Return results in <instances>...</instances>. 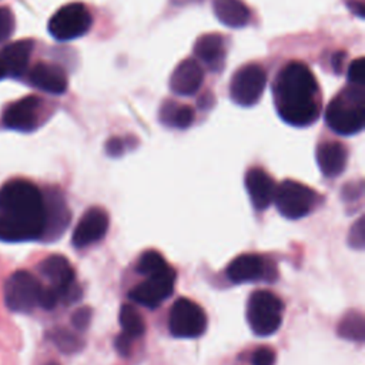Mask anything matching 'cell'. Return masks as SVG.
Returning a JSON list of instances; mask_svg holds the SVG:
<instances>
[{"mask_svg": "<svg viewBox=\"0 0 365 365\" xmlns=\"http://www.w3.org/2000/svg\"><path fill=\"white\" fill-rule=\"evenodd\" d=\"M207 328V315L202 308L188 299L178 298L168 315V329L175 338H197Z\"/></svg>", "mask_w": 365, "mask_h": 365, "instance_id": "9c48e42d", "label": "cell"}, {"mask_svg": "<svg viewBox=\"0 0 365 365\" xmlns=\"http://www.w3.org/2000/svg\"><path fill=\"white\" fill-rule=\"evenodd\" d=\"M91 321V308L90 307H80L71 315V325L77 331H86Z\"/></svg>", "mask_w": 365, "mask_h": 365, "instance_id": "4dcf8cb0", "label": "cell"}, {"mask_svg": "<svg viewBox=\"0 0 365 365\" xmlns=\"http://www.w3.org/2000/svg\"><path fill=\"white\" fill-rule=\"evenodd\" d=\"M158 118L167 127L185 130L194 121V110L187 104H180L173 100H165L160 107Z\"/></svg>", "mask_w": 365, "mask_h": 365, "instance_id": "603a6c76", "label": "cell"}, {"mask_svg": "<svg viewBox=\"0 0 365 365\" xmlns=\"http://www.w3.org/2000/svg\"><path fill=\"white\" fill-rule=\"evenodd\" d=\"M282 301L268 289L254 291L247 304V321L258 336H268L278 331L282 322Z\"/></svg>", "mask_w": 365, "mask_h": 365, "instance_id": "277c9868", "label": "cell"}, {"mask_svg": "<svg viewBox=\"0 0 365 365\" xmlns=\"http://www.w3.org/2000/svg\"><path fill=\"white\" fill-rule=\"evenodd\" d=\"M325 123L336 134L354 135L365 124L364 84L348 83L327 106Z\"/></svg>", "mask_w": 365, "mask_h": 365, "instance_id": "3957f363", "label": "cell"}, {"mask_svg": "<svg viewBox=\"0 0 365 365\" xmlns=\"http://www.w3.org/2000/svg\"><path fill=\"white\" fill-rule=\"evenodd\" d=\"M50 341L64 354H73L83 348L84 342L66 328H53L48 332Z\"/></svg>", "mask_w": 365, "mask_h": 365, "instance_id": "484cf974", "label": "cell"}, {"mask_svg": "<svg viewBox=\"0 0 365 365\" xmlns=\"http://www.w3.org/2000/svg\"><path fill=\"white\" fill-rule=\"evenodd\" d=\"M30 83L46 93L63 94L67 90V74L66 71L53 63H37L29 74Z\"/></svg>", "mask_w": 365, "mask_h": 365, "instance_id": "ac0fdd59", "label": "cell"}, {"mask_svg": "<svg viewBox=\"0 0 365 365\" xmlns=\"http://www.w3.org/2000/svg\"><path fill=\"white\" fill-rule=\"evenodd\" d=\"M131 336H128L127 334L121 332L115 341H114V346L117 349V352L121 355V356H128L131 354Z\"/></svg>", "mask_w": 365, "mask_h": 365, "instance_id": "d6a6232c", "label": "cell"}, {"mask_svg": "<svg viewBox=\"0 0 365 365\" xmlns=\"http://www.w3.org/2000/svg\"><path fill=\"white\" fill-rule=\"evenodd\" d=\"M318 194L308 185L294 180L282 181L274 195L279 214L289 220H298L308 215L318 204Z\"/></svg>", "mask_w": 365, "mask_h": 365, "instance_id": "5b68a950", "label": "cell"}, {"mask_svg": "<svg viewBox=\"0 0 365 365\" xmlns=\"http://www.w3.org/2000/svg\"><path fill=\"white\" fill-rule=\"evenodd\" d=\"M346 60V53L345 51H336L331 57V67L336 74H341L344 70V64Z\"/></svg>", "mask_w": 365, "mask_h": 365, "instance_id": "e575fe53", "label": "cell"}, {"mask_svg": "<svg viewBox=\"0 0 365 365\" xmlns=\"http://www.w3.org/2000/svg\"><path fill=\"white\" fill-rule=\"evenodd\" d=\"M365 60L364 57H358L355 58L349 67H348V83L351 84H365V66H364Z\"/></svg>", "mask_w": 365, "mask_h": 365, "instance_id": "f1b7e54d", "label": "cell"}, {"mask_svg": "<svg viewBox=\"0 0 365 365\" xmlns=\"http://www.w3.org/2000/svg\"><path fill=\"white\" fill-rule=\"evenodd\" d=\"M16 27V20L9 7H0V41L7 40Z\"/></svg>", "mask_w": 365, "mask_h": 365, "instance_id": "83f0119b", "label": "cell"}, {"mask_svg": "<svg viewBox=\"0 0 365 365\" xmlns=\"http://www.w3.org/2000/svg\"><path fill=\"white\" fill-rule=\"evenodd\" d=\"M245 188L255 210L262 211L274 201L277 185L271 175L258 167L250 168L245 174Z\"/></svg>", "mask_w": 365, "mask_h": 365, "instance_id": "e0dca14e", "label": "cell"}, {"mask_svg": "<svg viewBox=\"0 0 365 365\" xmlns=\"http://www.w3.org/2000/svg\"><path fill=\"white\" fill-rule=\"evenodd\" d=\"M365 230H364V217H361L349 230V235H348V244L352 248L356 250H362L364 248V242H365Z\"/></svg>", "mask_w": 365, "mask_h": 365, "instance_id": "f546056e", "label": "cell"}, {"mask_svg": "<svg viewBox=\"0 0 365 365\" xmlns=\"http://www.w3.org/2000/svg\"><path fill=\"white\" fill-rule=\"evenodd\" d=\"M274 106L289 125L307 127L321 114V90L311 68L299 61H288L275 76L272 86Z\"/></svg>", "mask_w": 365, "mask_h": 365, "instance_id": "6da1fadb", "label": "cell"}, {"mask_svg": "<svg viewBox=\"0 0 365 365\" xmlns=\"http://www.w3.org/2000/svg\"><path fill=\"white\" fill-rule=\"evenodd\" d=\"M40 274L51 284L60 299L73 302L81 297V289L76 285L74 269L68 259L63 255H50L38 265Z\"/></svg>", "mask_w": 365, "mask_h": 365, "instance_id": "8fae6325", "label": "cell"}, {"mask_svg": "<svg viewBox=\"0 0 365 365\" xmlns=\"http://www.w3.org/2000/svg\"><path fill=\"white\" fill-rule=\"evenodd\" d=\"M44 365H60V364H58V362H56V361H50V362L44 364Z\"/></svg>", "mask_w": 365, "mask_h": 365, "instance_id": "d590c367", "label": "cell"}, {"mask_svg": "<svg viewBox=\"0 0 365 365\" xmlns=\"http://www.w3.org/2000/svg\"><path fill=\"white\" fill-rule=\"evenodd\" d=\"M168 264L163 258V255L155 250H148L141 254L138 262H137V271L143 275H151L161 269H164Z\"/></svg>", "mask_w": 365, "mask_h": 365, "instance_id": "4316f807", "label": "cell"}, {"mask_svg": "<svg viewBox=\"0 0 365 365\" xmlns=\"http://www.w3.org/2000/svg\"><path fill=\"white\" fill-rule=\"evenodd\" d=\"M215 17L227 27L240 29L250 23L251 11L242 0H212Z\"/></svg>", "mask_w": 365, "mask_h": 365, "instance_id": "44dd1931", "label": "cell"}, {"mask_svg": "<svg viewBox=\"0 0 365 365\" xmlns=\"http://www.w3.org/2000/svg\"><path fill=\"white\" fill-rule=\"evenodd\" d=\"M40 281L29 271L13 272L4 284V302L10 311L27 314L33 311L40 301Z\"/></svg>", "mask_w": 365, "mask_h": 365, "instance_id": "ba28073f", "label": "cell"}, {"mask_svg": "<svg viewBox=\"0 0 365 365\" xmlns=\"http://www.w3.org/2000/svg\"><path fill=\"white\" fill-rule=\"evenodd\" d=\"M43 192L30 181L14 178L0 188V241L20 242L43 237Z\"/></svg>", "mask_w": 365, "mask_h": 365, "instance_id": "7a4b0ae2", "label": "cell"}, {"mask_svg": "<svg viewBox=\"0 0 365 365\" xmlns=\"http://www.w3.org/2000/svg\"><path fill=\"white\" fill-rule=\"evenodd\" d=\"M46 207V228L43 237L47 240L58 238L70 222V210L58 191H47L43 194Z\"/></svg>", "mask_w": 365, "mask_h": 365, "instance_id": "9a60e30c", "label": "cell"}, {"mask_svg": "<svg viewBox=\"0 0 365 365\" xmlns=\"http://www.w3.org/2000/svg\"><path fill=\"white\" fill-rule=\"evenodd\" d=\"M336 332L341 338H345L348 341L361 342L364 339V317H362V314L358 311L348 312L339 321Z\"/></svg>", "mask_w": 365, "mask_h": 365, "instance_id": "d4e9b609", "label": "cell"}, {"mask_svg": "<svg viewBox=\"0 0 365 365\" xmlns=\"http://www.w3.org/2000/svg\"><path fill=\"white\" fill-rule=\"evenodd\" d=\"M108 230V215L103 208L93 207L86 211L74 228L71 242L76 248H84L104 238Z\"/></svg>", "mask_w": 365, "mask_h": 365, "instance_id": "7c38bea8", "label": "cell"}, {"mask_svg": "<svg viewBox=\"0 0 365 365\" xmlns=\"http://www.w3.org/2000/svg\"><path fill=\"white\" fill-rule=\"evenodd\" d=\"M106 153L110 157H120L124 153V143H123V140L118 138V137H111L106 143Z\"/></svg>", "mask_w": 365, "mask_h": 365, "instance_id": "836d02e7", "label": "cell"}, {"mask_svg": "<svg viewBox=\"0 0 365 365\" xmlns=\"http://www.w3.org/2000/svg\"><path fill=\"white\" fill-rule=\"evenodd\" d=\"M204 70L200 63L192 58H184L177 64L174 71L170 76L168 87L177 96L190 97L194 96L202 86Z\"/></svg>", "mask_w": 365, "mask_h": 365, "instance_id": "4fadbf2b", "label": "cell"}, {"mask_svg": "<svg viewBox=\"0 0 365 365\" xmlns=\"http://www.w3.org/2000/svg\"><path fill=\"white\" fill-rule=\"evenodd\" d=\"M33 40H19L3 48L0 58L6 67V71L10 76L17 77L26 71L33 51Z\"/></svg>", "mask_w": 365, "mask_h": 365, "instance_id": "7402d4cb", "label": "cell"}, {"mask_svg": "<svg viewBox=\"0 0 365 365\" xmlns=\"http://www.w3.org/2000/svg\"><path fill=\"white\" fill-rule=\"evenodd\" d=\"M267 84V73L257 63H248L240 67L230 81V98L241 107L255 106Z\"/></svg>", "mask_w": 365, "mask_h": 365, "instance_id": "52a82bcc", "label": "cell"}, {"mask_svg": "<svg viewBox=\"0 0 365 365\" xmlns=\"http://www.w3.org/2000/svg\"><path fill=\"white\" fill-rule=\"evenodd\" d=\"M192 51L195 57L211 71H221L225 63V38L220 33L201 34L194 46Z\"/></svg>", "mask_w": 365, "mask_h": 365, "instance_id": "2e32d148", "label": "cell"}, {"mask_svg": "<svg viewBox=\"0 0 365 365\" xmlns=\"http://www.w3.org/2000/svg\"><path fill=\"white\" fill-rule=\"evenodd\" d=\"M252 365H274L275 364V352L268 346H259L254 351L251 358Z\"/></svg>", "mask_w": 365, "mask_h": 365, "instance_id": "1f68e13d", "label": "cell"}, {"mask_svg": "<svg viewBox=\"0 0 365 365\" xmlns=\"http://www.w3.org/2000/svg\"><path fill=\"white\" fill-rule=\"evenodd\" d=\"M175 278V271L167 265L164 269L147 275L145 281L133 287L128 292V298L147 308H155L173 294Z\"/></svg>", "mask_w": 365, "mask_h": 365, "instance_id": "30bf717a", "label": "cell"}, {"mask_svg": "<svg viewBox=\"0 0 365 365\" xmlns=\"http://www.w3.org/2000/svg\"><path fill=\"white\" fill-rule=\"evenodd\" d=\"M348 161V150L338 141H325L317 147V163L325 177L335 178L344 173Z\"/></svg>", "mask_w": 365, "mask_h": 365, "instance_id": "d6986e66", "label": "cell"}, {"mask_svg": "<svg viewBox=\"0 0 365 365\" xmlns=\"http://www.w3.org/2000/svg\"><path fill=\"white\" fill-rule=\"evenodd\" d=\"M93 24L90 10L78 1L60 7L48 20V33L60 41H68L84 36Z\"/></svg>", "mask_w": 365, "mask_h": 365, "instance_id": "8992f818", "label": "cell"}, {"mask_svg": "<svg viewBox=\"0 0 365 365\" xmlns=\"http://www.w3.org/2000/svg\"><path fill=\"white\" fill-rule=\"evenodd\" d=\"M120 325L123 328V332L127 334L131 338H140L145 332V322L141 317V314L131 305V304H123L120 308Z\"/></svg>", "mask_w": 365, "mask_h": 365, "instance_id": "cb8c5ba5", "label": "cell"}, {"mask_svg": "<svg viewBox=\"0 0 365 365\" xmlns=\"http://www.w3.org/2000/svg\"><path fill=\"white\" fill-rule=\"evenodd\" d=\"M41 100L36 96H27L7 106L3 114V123L7 128L17 131H33L37 127V111Z\"/></svg>", "mask_w": 365, "mask_h": 365, "instance_id": "5bb4252c", "label": "cell"}, {"mask_svg": "<svg viewBox=\"0 0 365 365\" xmlns=\"http://www.w3.org/2000/svg\"><path fill=\"white\" fill-rule=\"evenodd\" d=\"M227 275L234 284L259 281L265 275L264 259L257 254H241L228 264Z\"/></svg>", "mask_w": 365, "mask_h": 365, "instance_id": "ffe728a7", "label": "cell"}]
</instances>
